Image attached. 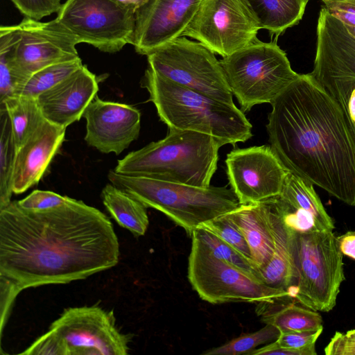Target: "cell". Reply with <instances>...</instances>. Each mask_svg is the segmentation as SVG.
<instances>
[{"label":"cell","mask_w":355,"mask_h":355,"mask_svg":"<svg viewBox=\"0 0 355 355\" xmlns=\"http://www.w3.org/2000/svg\"><path fill=\"white\" fill-rule=\"evenodd\" d=\"M193 232L209 248L217 257L254 275L262 281L259 270L254 262L220 237L202 228H197Z\"/></svg>","instance_id":"4dcf8cb0"},{"label":"cell","mask_w":355,"mask_h":355,"mask_svg":"<svg viewBox=\"0 0 355 355\" xmlns=\"http://www.w3.org/2000/svg\"><path fill=\"white\" fill-rule=\"evenodd\" d=\"M327 11L340 21L355 37V0H321Z\"/></svg>","instance_id":"e575fe53"},{"label":"cell","mask_w":355,"mask_h":355,"mask_svg":"<svg viewBox=\"0 0 355 355\" xmlns=\"http://www.w3.org/2000/svg\"><path fill=\"white\" fill-rule=\"evenodd\" d=\"M259 30L243 0H202L182 37L224 58L254 42Z\"/></svg>","instance_id":"7c38bea8"},{"label":"cell","mask_w":355,"mask_h":355,"mask_svg":"<svg viewBox=\"0 0 355 355\" xmlns=\"http://www.w3.org/2000/svg\"><path fill=\"white\" fill-rule=\"evenodd\" d=\"M83 65L79 58L46 67L20 83L15 95L37 97L69 76Z\"/></svg>","instance_id":"83f0119b"},{"label":"cell","mask_w":355,"mask_h":355,"mask_svg":"<svg viewBox=\"0 0 355 355\" xmlns=\"http://www.w3.org/2000/svg\"><path fill=\"white\" fill-rule=\"evenodd\" d=\"M67 128L46 119L18 148L13 193L21 194L37 184L64 140Z\"/></svg>","instance_id":"d6986e66"},{"label":"cell","mask_w":355,"mask_h":355,"mask_svg":"<svg viewBox=\"0 0 355 355\" xmlns=\"http://www.w3.org/2000/svg\"><path fill=\"white\" fill-rule=\"evenodd\" d=\"M309 0H243L259 29L276 37L302 19Z\"/></svg>","instance_id":"7402d4cb"},{"label":"cell","mask_w":355,"mask_h":355,"mask_svg":"<svg viewBox=\"0 0 355 355\" xmlns=\"http://www.w3.org/2000/svg\"><path fill=\"white\" fill-rule=\"evenodd\" d=\"M110 183L147 208L157 209L191 236L199 225L226 214L241 204L232 188L198 187L110 171Z\"/></svg>","instance_id":"5b68a950"},{"label":"cell","mask_w":355,"mask_h":355,"mask_svg":"<svg viewBox=\"0 0 355 355\" xmlns=\"http://www.w3.org/2000/svg\"><path fill=\"white\" fill-rule=\"evenodd\" d=\"M312 78L338 104L355 131V78Z\"/></svg>","instance_id":"f546056e"},{"label":"cell","mask_w":355,"mask_h":355,"mask_svg":"<svg viewBox=\"0 0 355 355\" xmlns=\"http://www.w3.org/2000/svg\"><path fill=\"white\" fill-rule=\"evenodd\" d=\"M291 253L292 298L316 311L332 310L345 279L343 254L333 232L292 230Z\"/></svg>","instance_id":"8992f818"},{"label":"cell","mask_w":355,"mask_h":355,"mask_svg":"<svg viewBox=\"0 0 355 355\" xmlns=\"http://www.w3.org/2000/svg\"><path fill=\"white\" fill-rule=\"evenodd\" d=\"M220 62L244 113L256 105L271 104L300 75L292 69L286 53L276 42L258 39Z\"/></svg>","instance_id":"52a82bcc"},{"label":"cell","mask_w":355,"mask_h":355,"mask_svg":"<svg viewBox=\"0 0 355 355\" xmlns=\"http://www.w3.org/2000/svg\"><path fill=\"white\" fill-rule=\"evenodd\" d=\"M271 106L270 146L285 168L355 206V131L338 104L308 73Z\"/></svg>","instance_id":"7a4b0ae2"},{"label":"cell","mask_w":355,"mask_h":355,"mask_svg":"<svg viewBox=\"0 0 355 355\" xmlns=\"http://www.w3.org/2000/svg\"><path fill=\"white\" fill-rule=\"evenodd\" d=\"M274 241L273 256L259 269L262 281L269 286L289 292L294 283L291 253L292 230L284 222L275 197L266 200Z\"/></svg>","instance_id":"44dd1931"},{"label":"cell","mask_w":355,"mask_h":355,"mask_svg":"<svg viewBox=\"0 0 355 355\" xmlns=\"http://www.w3.org/2000/svg\"><path fill=\"white\" fill-rule=\"evenodd\" d=\"M17 150L9 115L6 109L0 107V209L12 201Z\"/></svg>","instance_id":"4316f807"},{"label":"cell","mask_w":355,"mask_h":355,"mask_svg":"<svg viewBox=\"0 0 355 355\" xmlns=\"http://www.w3.org/2000/svg\"><path fill=\"white\" fill-rule=\"evenodd\" d=\"M244 236L254 263L259 270L265 267L274 253L272 234L266 201L241 205L226 214Z\"/></svg>","instance_id":"ffe728a7"},{"label":"cell","mask_w":355,"mask_h":355,"mask_svg":"<svg viewBox=\"0 0 355 355\" xmlns=\"http://www.w3.org/2000/svg\"><path fill=\"white\" fill-rule=\"evenodd\" d=\"M85 141L102 153L120 155L139 135L141 112L132 105L96 95L85 110Z\"/></svg>","instance_id":"2e32d148"},{"label":"cell","mask_w":355,"mask_h":355,"mask_svg":"<svg viewBox=\"0 0 355 355\" xmlns=\"http://www.w3.org/2000/svg\"><path fill=\"white\" fill-rule=\"evenodd\" d=\"M202 0H142L135 11L132 45L148 55L183 33Z\"/></svg>","instance_id":"9a60e30c"},{"label":"cell","mask_w":355,"mask_h":355,"mask_svg":"<svg viewBox=\"0 0 355 355\" xmlns=\"http://www.w3.org/2000/svg\"><path fill=\"white\" fill-rule=\"evenodd\" d=\"M341 253L355 260V231H349L336 237Z\"/></svg>","instance_id":"74e56055"},{"label":"cell","mask_w":355,"mask_h":355,"mask_svg":"<svg viewBox=\"0 0 355 355\" xmlns=\"http://www.w3.org/2000/svg\"><path fill=\"white\" fill-rule=\"evenodd\" d=\"M280 334L279 330L272 324H266L261 329L245 334L229 342L202 352L204 355H240L249 354L258 346L275 341Z\"/></svg>","instance_id":"f1b7e54d"},{"label":"cell","mask_w":355,"mask_h":355,"mask_svg":"<svg viewBox=\"0 0 355 355\" xmlns=\"http://www.w3.org/2000/svg\"><path fill=\"white\" fill-rule=\"evenodd\" d=\"M99 80L85 65L37 97L42 114L49 122L67 128L79 121L97 95Z\"/></svg>","instance_id":"e0dca14e"},{"label":"cell","mask_w":355,"mask_h":355,"mask_svg":"<svg viewBox=\"0 0 355 355\" xmlns=\"http://www.w3.org/2000/svg\"><path fill=\"white\" fill-rule=\"evenodd\" d=\"M66 197L51 191L34 190L17 202L20 207L26 209L44 210L62 204Z\"/></svg>","instance_id":"d590c367"},{"label":"cell","mask_w":355,"mask_h":355,"mask_svg":"<svg viewBox=\"0 0 355 355\" xmlns=\"http://www.w3.org/2000/svg\"><path fill=\"white\" fill-rule=\"evenodd\" d=\"M9 115L19 148L45 121L37 98L12 96L0 103Z\"/></svg>","instance_id":"484cf974"},{"label":"cell","mask_w":355,"mask_h":355,"mask_svg":"<svg viewBox=\"0 0 355 355\" xmlns=\"http://www.w3.org/2000/svg\"><path fill=\"white\" fill-rule=\"evenodd\" d=\"M119 244L110 218L68 196L29 210L17 200L0 209V278L22 290L68 284L112 268Z\"/></svg>","instance_id":"6da1fadb"},{"label":"cell","mask_w":355,"mask_h":355,"mask_svg":"<svg viewBox=\"0 0 355 355\" xmlns=\"http://www.w3.org/2000/svg\"><path fill=\"white\" fill-rule=\"evenodd\" d=\"M148 67L162 76L219 101L234 104L223 67L199 42L178 37L147 55Z\"/></svg>","instance_id":"30bf717a"},{"label":"cell","mask_w":355,"mask_h":355,"mask_svg":"<svg viewBox=\"0 0 355 355\" xmlns=\"http://www.w3.org/2000/svg\"><path fill=\"white\" fill-rule=\"evenodd\" d=\"M326 355H355V329L336 331L324 348Z\"/></svg>","instance_id":"8d00e7d4"},{"label":"cell","mask_w":355,"mask_h":355,"mask_svg":"<svg viewBox=\"0 0 355 355\" xmlns=\"http://www.w3.org/2000/svg\"><path fill=\"white\" fill-rule=\"evenodd\" d=\"M119 1L127 6L135 8L136 10L142 1V0H119Z\"/></svg>","instance_id":"ab89813d"},{"label":"cell","mask_w":355,"mask_h":355,"mask_svg":"<svg viewBox=\"0 0 355 355\" xmlns=\"http://www.w3.org/2000/svg\"><path fill=\"white\" fill-rule=\"evenodd\" d=\"M17 28L10 61L20 83L46 67L79 58L78 43L55 19L42 22L24 17Z\"/></svg>","instance_id":"4fadbf2b"},{"label":"cell","mask_w":355,"mask_h":355,"mask_svg":"<svg viewBox=\"0 0 355 355\" xmlns=\"http://www.w3.org/2000/svg\"><path fill=\"white\" fill-rule=\"evenodd\" d=\"M225 164L229 183L241 205L279 196L288 173L266 145L234 149L227 155Z\"/></svg>","instance_id":"5bb4252c"},{"label":"cell","mask_w":355,"mask_h":355,"mask_svg":"<svg viewBox=\"0 0 355 355\" xmlns=\"http://www.w3.org/2000/svg\"><path fill=\"white\" fill-rule=\"evenodd\" d=\"M159 119L168 129L211 135L225 145L245 142L252 125L244 112L228 104L182 87L147 67L141 82Z\"/></svg>","instance_id":"3957f363"},{"label":"cell","mask_w":355,"mask_h":355,"mask_svg":"<svg viewBox=\"0 0 355 355\" xmlns=\"http://www.w3.org/2000/svg\"><path fill=\"white\" fill-rule=\"evenodd\" d=\"M197 228L214 233L252 261L251 252L244 236L226 214L203 223Z\"/></svg>","instance_id":"1f68e13d"},{"label":"cell","mask_w":355,"mask_h":355,"mask_svg":"<svg viewBox=\"0 0 355 355\" xmlns=\"http://www.w3.org/2000/svg\"><path fill=\"white\" fill-rule=\"evenodd\" d=\"M191 239L188 279L202 300L215 304H259L292 298L288 291L269 286L254 275L217 257L194 232Z\"/></svg>","instance_id":"ba28073f"},{"label":"cell","mask_w":355,"mask_h":355,"mask_svg":"<svg viewBox=\"0 0 355 355\" xmlns=\"http://www.w3.org/2000/svg\"><path fill=\"white\" fill-rule=\"evenodd\" d=\"M49 331L61 355H125L130 338L116 326L113 311L93 305L64 310Z\"/></svg>","instance_id":"8fae6325"},{"label":"cell","mask_w":355,"mask_h":355,"mask_svg":"<svg viewBox=\"0 0 355 355\" xmlns=\"http://www.w3.org/2000/svg\"><path fill=\"white\" fill-rule=\"evenodd\" d=\"M303 355L297 350L284 348L279 346L276 341L268 343V345L254 349L250 355Z\"/></svg>","instance_id":"f35d334b"},{"label":"cell","mask_w":355,"mask_h":355,"mask_svg":"<svg viewBox=\"0 0 355 355\" xmlns=\"http://www.w3.org/2000/svg\"><path fill=\"white\" fill-rule=\"evenodd\" d=\"M322 331L323 328L316 331L280 332L275 341L279 346L300 351L303 355H316L315 343Z\"/></svg>","instance_id":"d6a6232c"},{"label":"cell","mask_w":355,"mask_h":355,"mask_svg":"<svg viewBox=\"0 0 355 355\" xmlns=\"http://www.w3.org/2000/svg\"><path fill=\"white\" fill-rule=\"evenodd\" d=\"M162 139L129 153L114 171L173 183L208 187L217 168L218 151L225 145L204 133L168 129Z\"/></svg>","instance_id":"277c9868"},{"label":"cell","mask_w":355,"mask_h":355,"mask_svg":"<svg viewBox=\"0 0 355 355\" xmlns=\"http://www.w3.org/2000/svg\"><path fill=\"white\" fill-rule=\"evenodd\" d=\"M313 77L355 78V37L324 7L319 12Z\"/></svg>","instance_id":"ac0fdd59"},{"label":"cell","mask_w":355,"mask_h":355,"mask_svg":"<svg viewBox=\"0 0 355 355\" xmlns=\"http://www.w3.org/2000/svg\"><path fill=\"white\" fill-rule=\"evenodd\" d=\"M135 11L119 0H67L55 20L78 44L113 53L132 44Z\"/></svg>","instance_id":"9c48e42d"},{"label":"cell","mask_w":355,"mask_h":355,"mask_svg":"<svg viewBox=\"0 0 355 355\" xmlns=\"http://www.w3.org/2000/svg\"><path fill=\"white\" fill-rule=\"evenodd\" d=\"M278 301L259 303L258 313L266 324L274 325L280 332L316 331L323 328L322 318L318 311L297 306L295 300L282 304L277 303Z\"/></svg>","instance_id":"cb8c5ba5"},{"label":"cell","mask_w":355,"mask_h":355,"mask_svg":"<svg viewBox=\"0 0 355 355\" xmlns=\"http://www.w3.org/2000/svg\"><path fill=\"white\" fill-rule=\"evenodd\" d=\"M24 17L40 21L44 17L58 12L61 0H10Z\"/></svg>","instance_id":"836d02e7"},{"label":"cell","mask_w":355,"mask_h":355,"mask_svg":"<svg viewBox=\"0 0 355 355\" xmlns=\"http://www.w3.org/2000/svg\"><path fill=\"white\" fill-rule=\"evenodd\" d=\"M101 197L112 218L121 227L135 236L145 234L149 219L147 207L144 204L112 183L103 187Z\"/></svg>","instance_id":"603a6c76"},{"label":"cell","mask_w":355,"mask_h":355,"mask_svg":"<svg viewBox=\"0 0 355 355\" xmlns=\"http://www.w3.org/2000/svg\"><path fill=\"white\" fill-rule=\"evenodd\" d=\"M313 185L288 171L279 196L291 205L309 211L315 218L318 230L333 232L335 227L334 221L326 211Z\"/></svg>","instance_id":"d4e9b609"}]
</instances>
